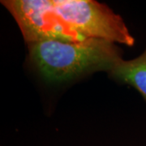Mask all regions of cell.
I'll use <instances>...</instances> for the list:
<instances>
[{
    "instance_id": "1",
    "label": "cell",
    "mask_w": 146,
    "mask_h": 146,
    "mask_svg": "<svg viewBox=\"0 0 146 146\" xmlns=\"http://www.w3.org/2000/svg\"><path fill=\"white\" fill-rule=\"evenodd\" d=\"M31 63L50 83H63L83 75L108 71L120 60L115 43L89 38L82 42L46 40L29 43Z\"/></svg>"
},
{
    "instance_id": "2",
    "label": "cell",
    "mask_w": 146,
    "mask_h": 146,
    "mask_svg": "<svg viewBox=\"0 0 146 146\" xmlns=\"http://www.w3.org/2000/svg\"><path fill=\"white\" fill-rule=\"evenodd\" d=\"M58 17L84 39L98 38L131 46L135 43L123 19L106 5L91 0H51Z\"/></svg>"
},
{
    "instance_id": "3",
    "label": "cell",
    "mask_w": 146,
    "mask_h": 146,
    "mask_svg": "<svg viewBox=\"0 0 146 146\" xmlns=\"http://www.w3.org/2000/svg\"><path fill=\"white\" fill-rule=\"evenodd\" d=\"M2 3L15 18L28 43L86 40L64 24L56 14L51 0H10Z\"/></svg>"
},
{
    "instance_id": "4",
    "label": "cell",
    "mask_w": 146,
    "mask_h": 146,
    "mask_svg": "<svg viewBox=\"0 0 146 146\" xmlns=\"http://www.w3.org/2000/svg\"><path fill=\"white\" fill-rule=\"evenodd\" d=\"M109 72L116 80L133 86L146 100V48L131 60H120Z\"/></svg>"
}]
</instances>
